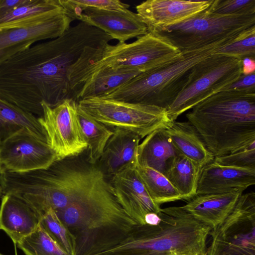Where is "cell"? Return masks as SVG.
Here are the masks:
<instances>
[{"label":"cell","mask_w":255,"mask_h":255,"mask_svg":"<svg viewBox=\"0 0 255 255\" xmlns=\"http://www.w3.org/2000/svg\"><path fill=\"white\" fill-rule=\"evenodd\" d=\"M23 129L48 142L46 133L38 118L0 98V143Z\"/></svg>","instance_id":"23"},{"label":"cell","mask_w":255,"mask_h":255,"mask_svg":"<svg viewBox=\"0 0 255 255\" xmlns=\"http://www.w3.org/2000/svg\"><path fill=\"white\" fill-rule=\"evenodd\" d=\"M57 157L48 142L21 129L0 143V174L46 169Z\"/></svg>","instance_id":"11"},{"label":"cell","mask_w":255,"mask_h":255,"mask_svg":"<svg viewBox=\"0 0 255 255\" xmlns=\"http://www.w3.org/2000/svg\"><path fill=\"white\" fill-rule=\"evenodd\" d=\"M213 0H147L136 6L148 32L172 26L206 10Z\"/></svg>","instance_id":"13"},{"label":"cell","mask_w":255,"mask_h":255,"mask_svg":"<svg viewBox=\"0 0 255 255\" xmlns=\"http://www.w3.org/2000/svg\"><path fill=\"white\" fill-rule=\"evenodd\" d=\"M111 183L118 202L138 225L146 224L149 213L158 214L161 208L151 199L135 167H129L111 177Z\"/></svg>","instance_id":"14"},{"label":"cell","mask_w":255,"mask_h":255,"mask_svg":"<svg viewBox=\"0 0 255 255\" xmlns=\"http://www.w3.org/2000/svg\"><path fill=\"white\" fill-rule=\"evenodd\" d=\"M224 90H233L255 93V73L249 75L242 74L236 82Z\"/></svg>","instance_id":"34"},{"label":"cell","mask_w":255,"mask_h":255,"mask_svg":"<svg viewBox=\"0 0 255 255\" xmlns=\"http://www.w3.org/2000/svg\"><path fill=\"white\" fill-rule=\"evenodd\" d=\"M135 169L155 203L161 204L183 200V197L162 173L138 164Z\"/></svg>","instance_id":"27"},{"label":"cell","mask_w":255,"mask_h":255,"mask_svg":"<svg viewBox=\"0 0 255 255\" xmlns=\"http://www.w3.org/2000/svg\"><path fill=\"white\" fill-rule=\"evenodd\" d=\"M206 255H255V193H242L226 219L210 232Z\"/></svg>","instance_id":"9"},{"label":"cell","mask_w":255,"mask_h":255,"mask_svg":"<svg viewBox=\"0 0 255 255\" xmlns=\"http://www.w3.org/2000/svg\"><path fill=\"white\" fill-rule=\"evenodd\" d=\"M191 109L186 117L214 157L255 141V93L224 90Z\"/></svg>","instance_id":"2"},{"label":"cell","mask_w":255,"mask_h":255,"mask_svg":"<svg viewBox=\"0 0 255 255\" xmlns=\"http://www.w3.org/2000/svg\"><path fill=\"white\" fill-rule=\"evenodd\" d=\"M17 245L25 255H69L40 224Z\"/></svg>","instance_id":"28"},{"label":"cell","mask_w":255,"mask_h":255,"mask_svg":"<svg viewBox=\"0 0 255 255\" xmlns=\"http://www.w3.org/2000/svg\"><path fill=\"white\" fill-rule=\"evenodd\" d=\"M77 19L100 29L119 42H125L148 32L137 14L129 9L117 11L86 8Z\"/></svg>","instance_id":"15"},{"label":"cell","mask_w":255,"mask_h":255,"mask_svg":"<svg viewBox=\"0 0 255 255\" xmlns=\"http://www.w3.org/2000/svg\"><path fill=\"white\" fill-rule=\"evenodd\" d=\"M202 167L180 154L176 157L165 177L183 197L189 200L196 194Z\"/></svg>","instance_id":"25"},{"label":"cell","mask_w":255,"mask_h":255,"mask_svg":"<svg viewBox=\"0 0 255 255\" xmlns=\"http://www.w3.org/2000/svg\"><path fill=\"white\" fill-rule=\"evenodd\" d=\"M73 20L62 8L48 12L21 27L0 30V66L39 41L61 36Z\"/></svg>","instance_id":"12"},{"label":"cell","mask_w":255,"mask_h":255,"mask_svg":"<svg viewBox=\"0 0 255 255\" xmlns=\"http://www.w3.org/2000/svg\"><path fill=\"white\" fill-rule=\"evenodd\" d=\"M65 12L74 20L86 8L126 11L130 5L119 0H59Z\"/></svg>","instance_id":"31"},{"label":"cell","mask_w":255,"mask_h":255,"mask_svg":"<svg viewBox=\"0 0 255 255\" xmlns=\"http://www.w3.org/2000/svg\"><path fill=\"white\" fill-rule=\"evenodd\" d=\"M0 255H2V254H0Z\"/></svg>","instance_id":"38"},{"label":"cell","mask_w":255,"mask_h":255,"mask_svg":"<svg viewBox=\"0 0 255 255\" xmlns=\"http://www.w3.org/2000/svg\"><path fill=\"white\" fill-rule=\"evenodd\" d=\"M242 60L255 59V25L242 31L231 41L219 47L213 53Z\"/></svg>","instance_id":"29"},{"label":"cell","mask_w":255,"mask_h":255,"mask_svg":"<svg viewBox=\"0 0 255 255\" xmlns=\"http://www.w3.org/2000/svg\"><path fill=\"white\" fill-rule=\"evenodd\" d=\"M254 25L255 15H219L206 9L176 24L150 32L165 38L181 51H186L235 37Z\"/></svg>","instance_id":"6"},{"label":"cell","mask_w":255,"mask_h":255,"mask_svg":"<svg viewBox=\"0 0 255 255\" xmlns=\"http://www.w3.org/2000/svg\"><path fill=\"white\" fill-rule=\"evenodd\" d=\"M141 139L131 131L114 128L98 161L100 165L98 166L106 176L111 177L128 168L135 167Z\"/></svg>","instance_id":"17"},{"label":"cell","mask_w":255,"mask_h":255,"mask_svg":"<svg viewBox=\"0 0 255 255\" xmlns=\"http://www.w3.org/2000/svg\"><path fill=\"white\" fill-rule=\"evenodd\" d=\"M43 116L39 121L57 160L79 156L87 149L77 115V102L66 99L54 107L41 103Z\"/></svg>","instance_id":"10"},{"label":"cell","mask_w":255,"mask_h":255,"mask_svg":"<svg viewBox=\"0 0 255 255\" xmlns=\"http://www.w3.org/2000/svg\"><path fill=\"white\" fill-rule=\"evenodd\" d=\"M142 72L133 69L104 68L78 82L71 90V98L102 97L115 91Z\"/></svg>","instance_id":"20"},{"label":"cell","mask_w":255,"mask_h":255,"mask_svg":"<svg viewBox=\"0 0 255 255\" xmlns=\"http://www.w3.org/2000/svg\"><path fill=\"white\" fill-rule=\"evenodd\" d=\"M56 213L75 239L76 255H97L110 250L138 225L118 202L107 176L89 162L69 203Z\"/></svg>","instance_id":"1"},{"label":"cell","mask_w":255,"mask_h":255,"mask_svg":"<svg viewBox=\"0 0 255 255\" xmlns=\"http://www.w3.org/2000/svg\"><path fill=\"white\" fill-rule=\"evenodd\" d=\"M40 224L69 255H76L75 239L53 209L41 217Z\"/></svg>","instance_id":"30"},{"label":"cell","mask_w":255,"mask_h":255,"mask_svg":"<svg viewBox=\"0 0 255 255\" xmlns=\"http://www.w3.org/2000/svg\"><path fill=\"white\" fill-rule=\"evenodd\" d=\"M207 10L224 15H255V0H213Z\"/></svg>","instance_id":"33"},{"label":"cell","mask_w":255,"mask_h":255,"mask_svg":"<svg viewBox=\"0 0 255 255\" xmlns=\"http://www.w3.org/2000/svg\"><path fill=\"white\" fill-rule=\"evenodd\" d=\"M79 108L108 128L131 131L141 138L155 130L166 128L172 121L165 109L102 97L83 99Z\"/></svg>","instance_id":"8"},{"label":"cell","mask_w":255,"mask_h":255,"mask_svg":"<svg viewBox=\"0 0 255 255\" xmlns=\"http://www.w3.org/2000/svg\"><path fill=\"white\" fill-rule=\"evenodd\" d=\"M242 60L212 54L191 69L185 86L166 109L169 119L177 118L196 105L224 90L242 75Z\"/></svg>","instance_id":"7"},{"label":"cell","mask_w":255,"mask_h":255,"mask_svg":"<svg viewBox=\"0 0 255 255\" xmlns=\"http://www.w3.org/2000/svg\"><path fill=\"white\" fill-rule=\"evenodd\" d=\"M182 53L165 38L149 32L130 43L88 46L70 69V87L104 68L144 72L175 60Z\"/></svg>","instance_id":"4"},{"label":"cell","mask_w":255,"mask_h":255,"mask_svg":"<svg viewBox=\"0 0 255 255\" xmlns=\"http://www.w3.org/2000/svg\"><path fill=\"white\" fill-rule=\"evenodd\" d=\"M157 225H137L119 244L97 255H206L212 229L181 206L161 209Z\"/></svg>","instance_id":"3"},{"label":"cell","mask_w":255,"mask_h":255,"mask_svg":"<svg viewBox=\"0 0 255 255\" xmlns=\"http://www.w3.org/2000/svg\"><path fill=\"white\" fill-rule=\"evenodd\" d=\"M242 73L243 75L255 73V59L245 58L242 60Z\"/></svg>","instance_id":"35"},{"label":"cell","mask_w":255,"mask_h":255,"mask_svg":"<svg viewBox=\"0 0 255 255\" xmlns=\"http://www.w3.org/2000/svg\"><path fill=\"white\" fill-rule=\"evenodd\" d=\"M179 153L201 167L213 161L214 156L195 128L189 122H172L165 128Z\"/></svg>","instance_id":"22"},{"label":"cell","mask_w":255,"mask_h":255,"mask_svg":"<svg viewBox=\"0 0 255 255\" xmlns=\"http://www.w3.org/2000/svg\"><path fill=\"white\" fill-rule=\"evenodd\" d=\"M255 184V170L226 166L213 161L200 171L196 195L242 191Z\"/></svg>","instance_id":"16"},{"label":"cell","mask_w":255,"mask_h":255,"mask_svg":"<svg viewBox=\"0 0 255 255\" xmlns=\"http://www.w3.org/2000/svg\"><path fill=\"white\" fill-rule=\"evenodd\" d=\"M180 154L165 128L158 129L146 136L139 143L137 164L151 168L165 176L174 159Z\"/></svg>","instance_id":"21"},{"label":"cell","mask_w":255,"mask_h":255,"mask_svg":"<svg viewBox=\"0 0 255 255\" xmlns=\"http://www.w3.org/2000/svg\"><path fill=\"white\" fill-rule=\"evenodd\" d=\"M40 224L36 213L16 196L2 195L0 206V229L15 245L33 232Z\"/></svg>","instance_id":"18"},{"label":"cell","mask_w":255,"mask_h":255,"mask_svg":"<svg viewBox=\"0 0 255 255\" xmlns=\"http://www.w3.org/2000/svg\"><path fill=\"white\" fill-rule=\"evenodd\" d=\"M1 195H2V192H1V190L0 186V197L1 196Z\"/></svg>","instance_id":"37"},{"label":"cell","mask_w":255,"mask_h":255,"mask_svg":"<svg viewBox=\"0 0 255 255\" xmlns=\"http://www.w3.org/2000/svg\"><path fill=\"white\" fill-rule=\"evenodd\" d=\"M233 38L198 49L182 51L175 60L140 73L102 98L167 109L185 86L192 68Z\"/></svg>","instance_id":"5"},{"label":"cell","mask_w":255,"mask_h":255,"mask_svg":"<svg viewBox=\"0 0 255 255\" xmlns=\"http://www.w3.org/2000/svg\"><path fill=\"white\" fill-rule=\"evenodd\" d=\"M62 8L59 0H25L0 18V30L21 27L48 12Z\"/></svg>","instance_id":"26"},{"label":"cell","mask_w":255,"mask_h":255,"mask_svg":"<svg viewBox=\"0 0 255 255\" xmlns=\"http://www.w3.org/2000/svg\"><path fill=\"white\" fill-rule=\"evenodd\" d=\"M144 220L146 224L157 225L160 222L161 218L159 213H149L145 215Z\"/></svg>","instance_id":"36"},{"label":"cell","mask_w":255,"mask_h":255,"mask_svg":"<svg viewBox=\"0 0 255 255\" xmlns=\"http://www.w3.org/2000/svg\"><path fill=\"white\" fill-rule=\"evenodd\" d=\"M213 161L221 165L255 170V141L228 154L215 157Z\"/></svg>","instance_id":"32"},{"label":"cell","mask_w":255,"mask_h":255,"mask_svg":"<svg viewBox=\"0 0 255 255\" xmlns=\"http://www.w3.org/2000/svg\"><path fill=\"white\" fill-rule=\"evenodd\" d=\"M242 191L222 194L196 195L181 207L212 229L220 224L234 208Z\"/></svg>","instance_id":"19"},{"label":"cell","mask_w":255,"mask_h":255,"mask_svg":"<svg viewBox=\"0 0 255 255\" xmlns=\"http://www.w3.org/2000/svg\"><path fill=\"white\" fill-rule=\"evenodd\" d=\"M77 115L82 133L88 145L87 160L96 164L113 130L85 113L78 105Z\"/></svg>","instance_id":"24"}]
</instances>
